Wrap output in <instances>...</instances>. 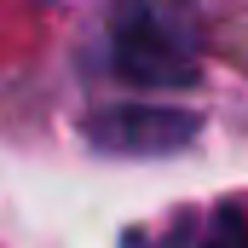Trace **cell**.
<instances>
[{
  "instance_id": "3957f363",
  "label": "cell",
  "mask_w": 248,
  "mask_h": 248,
  "mask_svg": "<svg viewBox=\"0 0 248 248\" xmlns=\"http://www.w3.org/2000/svg\"><path fill=\"white\" fill-rule=\"evenodd\" d=\"M196 248H248V219L237 208H214L196 231Z\"/></svg>"
},
{
  "instance_id": "7a4b0ae2",
  "label": "cell",
  "mask_w": 248,
  "mask_h": 248,
  "mask_svg": "<svg viewBox=\"0 0 248 248\" xmlns=\"http://www.w3.org/2000/svg\"><path fill=\"white\" fill-rule=\"evenodd\" d=\"M110 122L93 127V139L104 150H139V156H162L196 139V122L185 110H156V104H133V110H104Z\"/></svg>"
},
{
  "instance_id": "6da1fadb",
  "label": "cell",
  "mask_w": 248,
  "mask_h": 248,
  "mask_svg": "<svg viewBox=\"0 0 248 248\" xmlns=\"http://www.w3.org/2000/svg\"><path fill=\"white\" fill-rule=\"evenodd\" d=\"M110 69L133 87H190L196 81V23L190 0H116L104 23Z\"/></svg>"
}]
</instances>
